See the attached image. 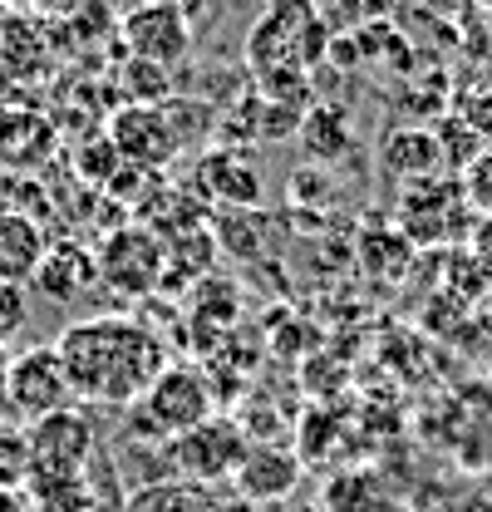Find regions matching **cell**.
<instances>
[{
    "instance_id": "3957f363",
    "label": "cell",
    "mask_w": 492,
    "mask_h": 512,
    "mask_svg": "<svg viewBox=\"0 0 492 512\" xmlns=\"http://www.w3.org/2000/svg\"><path fill=\"white\" fill-rule=\"evenodd\" d=\"M94 266H99V286L114 296V301H143L163 286V237L148 232V227H114L99 252H94Z\"/></svg>"
},
{
    "instance_id": "5bb4252c",
    "label": "cell",
    "mask_w": 492,
    "mask_h": 512,
    "mask_svg": "<svg viewBox=\"0 0 492 512\" xmlns=\"http://www.w3.org/2000/svg\"><path fill=\"white\" fill-rule=\"evenodd\" d=\"M296 483H301V458L271 444L251 448L237 468V488L246 503H276V498L296 493Z\"/></svg>"
},
{
    "instance_id": "6da1fadb",
    "label": "cell",
    "mask_w": 492,
    "mask_h": 512,
    "mask_svg": "<svg viewBox=\"0 0 492 512\" xmlns=\"http://www.w3.org/2000/svg\"><path fill=\"white\" fill-rule=\"evenodd\" d=\"M64 384L84 404H138L148 384L158 380L163 365V340L128 316H89L69 320L55 335Z\"/></svg>"
},
{
    "instance_id": "44dd1931",
    "label": "cell",
    "mask_w": 492,
    "mask_h": 512,
    "mask_svg": "<svg viewBox=\"0 0 492 512\" xmlns=\"http://www.w3.org/2000/svg\"><path fill=\"white\" fill-rule=\"evenodd\" d=\"M197 320L232 325L237 320V286H222V276H202L197 281Z\"/></svg>"
},
{
    "instance_id": "7a4b0ae2",
    "label": "cell",
    "mask_w": 492,
    "mask_h": 512,
    "mask_svg": "<svg viewBox=\"0 0 492 512\" xmlns=\"http://www.w3.org/2000/svg\"><path fill=\"white\" fill-rule=\"evenodd\" d=\"M330 20L315 0H266L246 35V64L251 74L266 69H301L310 74L315 64L330 55Z\"/></svg>"
},
{
    "instance_id": "ffe728a7",
    "label": "cell",
    "mask_w": 492,
    "mask_h": 512,
    "mask_svg": "<svg viewBox=\"0 0 492 512\" xmlns=\"http://www.w3.org/2000/svg\"><path fill=\"white\" fill-rule=\"evenodd\" d=\"M325 498H330V508L335 512H374V503H384L374 473H340V478L330 483ZM384 508H389V503H384Z\"/></svg>"
},
{
    "instance_id": "4fadbf2b",
    "label": "cell",
    "mask_w": 492,
    "mask_h": 512,
    "mask_svg": "<svg viewBox=\"0 0 492 512\" xmlns=\"http://www.w3.org/2000/svg\"><path fill=\"white\" fill-rule=\"evenodd\" d=\"M379 173L389 183H404V188H419L443 173V153H438V138L429 128H394L379 148Z\"/></svg>"
},
{
    "instance_id": "e0dca14e",
    "label": "cell",
    "mask_w": 492,
    "mask_h": 512,
    "mask_svg": "<svg viewBox=\"0 0 492 512\" xmlns=\"http://www.w3.org/2000/svg\"><path fill=\"white\" fill-rule=\"evenodd\" d=\"M119 84H123V94H128V104H143V109H158V104L173 99L168 69H163V64H148V60H133V55L123 60Z\"/></svg>"
},
{
    "instance_id": "ac0fdd59",
    "label": "cell",
    "mask_w": 492,
    "mask_h": 512,
    "mask_svg": "<svg viewBox=\"0 0 492 512\" xmlns=\"http://www.w3.org/2000/svg\"><path fill=\"white\" fill-rule=\"evenodd\" d=\"M379 237L384 242H374V232H369L360 242V261H365V271H379L384 281H399L409 271V261H414V242L404 232H379Z\"/></svg>"
},
{
    "instance_id": "d4e9b609",
    "label": "cell",
    "mask_w": 492,
    "mask_h": 512,
    "mask_svg": "<svg viewBox=\"0 0 492 512\" xmlns=\"http://www.w3.org/2000/svg\"><path fill=\"white\" fill-rule=\"evenodd\" d=\"M468 252H473V261L492 276V217H478V222H473V232H468Z\"/></svg>"
},
{
    "instance_id": "52a82bcc",
    "label": "cell",
    "mask_w": 492,
    "mask_h": 512,
    "mask_svg": "<svg viewBox=\"0 0 492 512\" xmlns=\"http://www.w3.org/2000/svg\"><path fill=\"white\" fill-rule=\"evenodd\" d=\"M109 143L119 148V158L128 168H143V173L168 168V163L183 153V138H178V128H173L168 104H158V109L123 104L119 114H114V124H109Z\"/></svg>"
},
{
    "instance_id": "2e32d148",
    "label": "cell",
    "mask_w": 492,
    "mask_h": 512,
    "mask_svg": "<svg viewBox=\"0 0 492 512\" xmlns=\"http://www.w3.org/2000/svg\"><path fill=\"white\" fill-rule=\"evenodd\" d=\"M296 138H301V148H306V158L315 163V168H325V163L345 158V153H350V143H355V133H350V114H345L340 104H310Z\"/></svg>"
},
{
    "instance_id": "d6986e66",
    "label": "cell",
    "mask_w": 492,
    "mask_h": 512,
    "mask_svg": "<svg viewBox=\"0 0 492 512\" xmlns=\"http://www.w3.org/2000/svg\"><path fill=\"white\" fill-rule=\"evenodd\" d=\"M433 138H438V153H443V168H468V163H473V158H478V153L488 148V143H483V138H478L473 128L463 124L458 114H448L443 124L433 128Z\"/></svg>"
},
{
    "instance_id": "cb8c5ba5",
    "label": "cell",
    "mask_w": 492,
    "mask_h": 512,
    "mask_svg": "<svg viewBox=\"0 0 492 512\" xmlns=\"http://www.w3.org/2000/svg\"><path fill=\"white\" fill-rule=\"evenodd\" d=\"M458 119L473 128L483 143H492V89H468V94H458Z\"/></svg>"
},
{
    "instance_id": "30bf717a",
    "label": "cell",
    "mask_w": 492,
    "mask_h": 512,
    "mask_svg": "<svg viewBox=\"0 0 492 512\" xmlns=\"http://www.w3.org/2000/svg\"><path fill=\"white\" fill-rule=\"evenodd\" d=\"M197 192L227 212H251V207H261V168L251 163L242 143L207 148L197 163Z\"/></svg>"
},
{
    "instance_id": "9a60e30c",
    "label": "cell",
    "mask_w": 492,
    "mask_h": 512,
    "mask_svg": "<svg viewBox=\"0 0 492 512\" xmlns=\"http://www.w3.org/2000/svg\"><path fill=\"white\" fill-rule=\"evenodd\" d=\"M45 247H50L45 222H35L30 212H0V281L5 286H30Z\"/></svg>"
},
{
    "instance_id": "277c9868",
    "label": "cell",
    "mask_w": 492,
    "mask_h": 512,
    "mask_svg": "<svg viewBox=\"0 0 492 512\" xmlns=\"http://www.w3.org/2000/svg\"><path fill=\"white\" fill-rule=\"evenodd\" d=\"M138 409H143V424L158 439H178L187 429H197L202 419H212V384L202 380V370H192V365H168L158 380L148 384Z\"/></svg>"
},
{
    "instance_id": "7c38bea8",
    "label": "cell",
    "mask_w": 492,
    "mask_h": 512,
    "mask_svg": "<svg viewBox=\"0 0 492 512\" xmlns=\"http://www.w3.org/2000/svg\"><path fill=\"white\" fill-rule=\"evenodd\" d=\"M463 188L458 183H443V178H429L419 188H409L404 207H399V232L409 242H448L458 217H463Z\"/></svg>"
},
{
    "instance_id": "9c48e42d",
    "label": "cell",
    "mask_w": 492,
    "mask_h": 512,
    "mask_svg": "<svg viewBox=\"0 0 492 512\" xmlns=\"http://www.w3.org/2000/svg\"><path fill=\"white\" fill-rule=\"evenodd\" d=\"M123 45H128L133 60L168 69V64L187 60V50H192V20L163 0H143L123 15Z\"/></svg>"
},
{
    "instance_id": "ba28073f",
    "label": "cell",
    "mask_w": 492,
    "mask_h": 512,
    "mask_svg": "<svg viewBox=\"0 0 492 512\" xmlns=\"http://www.w3.org/2000/svg\"><path fill=\"white\" fill-rule=\"evenodd\" d=\"M89 448H94V429H89V419H84V414H74V409H60V414H50V419H40V424L30 429V439H25V458H30V468H35L40 478L69 483V478H79V468H84Z\"/></svg>"
},
{
    "instance_id": "8992f818",
    "label": "cell",
    "mask_w": 492,
    "mask_h": 512,
    "mask_svg": "<svg viewBox=\"0 0 492 512\" xmlns=\"http://www.w3.org/2000/svg\"><path fill=\"white\" fill-rule=\"evenodd\" d=\"M69 399H74V394H69V384H64L55 345H35V350H25V355H15V360L5 365V404H10L20 419L40 424V419L69 409Z\"/></svg>"
},
{
    "instance_id": "5b68a950",
    "label": "cell",
    "mask_w": 492,
    "mask_h": 512,
    "mask_svg": "<svg viewBox=\"0 0 492 512\" xmlns=\"http://www.w3.org/2000/svg\"><path fill=\"white\" fill-rule=\"evenodd\" d=\"M246 453H251L246 429L242 424H232V419H222V414H212V419H202L197 429L178 434L173 448H168L173 468L187 473L192 483H222V478H237V468H242Z\"/></svg>"
},
{
    "instance_id": "7402d4cb",
    "label": "cell",
    "mask_w": 492,
    "mask_h": 512,
    "mask_svg": "<svg viewBox=\"0 0 492 512\" xmlns=\"http://www.w3.org/2000/svg\"><path fill=\"white\" fill-rule=\"evenodd\" d=\"M458 188H463V202H468L478 217H492V143L463 168V183H458Z\"/></svg>"
},
{
    "instance_id": "484cf974",
    "label": "cell",
    "mask_w": 492,
    "mask_h": 512,
    "mask_svg": "<svg viewBox=\"0 0 492 512\" xmlns=\"http://www.w3.org/2000/svg\"><path fill=\"white\" fill-rule=\"evenodd\" d=\"M163 5H173V10H183L187 20H197V15L207 10V0H163Z\"/></svg>"
},
{
    "instance_id": "603a6c76",
    "label": "cell",
    "mask_w": 492,
    "mask_h": 512,
    "mask_svg": "<svg viewBox=\"0 0 492 512\" xmlns=\"http://www.w3.org/2000/svg\"><path fill=\"white\" fill-rule=\"evenodd\" d=\"M25 320H30V291L0 281V345H10L25 330Z\"/></svg>"
},
{
    "instance_id": "8fae6325",
    "label": "cell",
    "mask_w": 492,
    "mask_h": 512,
    "mask_svg": "<svg viewBox=\"0 0 492 512\" xmlns=\"http://www.w3.org/2000/svg\"><path fill=\"white\" fill-rule=\"evenodd\" d=\"M94 286H99L94 252L84 242H74V237L50 242L45 256H40V266H35V276H30V291L40 301H50V306H79Z\"/></svg>"
},
{
    "instance_id": "4316f807",
    "label": "cell",
    "mask_w": 492,
    "mask_h": 512,
    "mask_svg": "<svg viewBox=\"0 0 492 512\" xmlns=\"http://www.w3.org/2000/svg\"><path fill=\"white\" fill-rule=\"evenodd\" d=\"M483 10H488V20H492V0H483Z\"/></svg>"
}]
</instances>
